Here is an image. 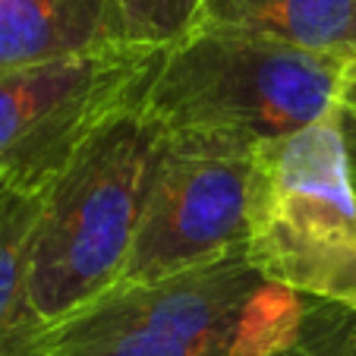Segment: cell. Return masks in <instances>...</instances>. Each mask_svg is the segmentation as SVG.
Masks as SVG:
<instances>
[{
	"mask_svg": "<svg viewBox=\"0 0 356 356\" xmlns=\"http://www.w3.org/2000/svg\"><path fill=\"white\" fill-rule=\"evenodd\" d=\"M306 296L271 284L246 252L142 284H117L32 334L16 356H275Z\"/></svg>",
	"mask_w": 356,
	"mask_h": 356,
	"instance_id": "1",
	"label": "cell"
},
{
	"mask_svg": "<svg viewBox=\"0 0 356 356\" xmlns=\"http://www.w3.org/2000/svg\"><path fill=\"white\" fill-rule=\"evenodd\" d=\"M161 127L133 101L79 145L41 202L29 252V337L123 281Z\"/></svg>",
	"mask_w": 356,
	"mask_h": 356,
	"instance_id": "2",
	"label": "cell"
},
{
	"mask_svg": "<svg viewBox=\"0 0 356 356\" xmlns=\"http://www.w3.org/2000/svg\"><path fill=\"white\" fill-rule=\"evenodd\" d=\"M347 60L284 41L193 26L170 44L142 95L161 133L227 136L268 145L337 111Z\"/></svg>",
	"mask_w": 356,
	"mask_h": 356,
	"instance_id": "3",
	"label": "cell"
},
{
	"mask_svg": "<svg viewBox=\"0 0 356 356\" xmlns=\"http://www.w3.org/2000/svg\"><path fill=\"white\" fill-rule=\"evenodd\" d=\"M246 259L277 287L356 309V155L341 111L256 148Z\"/></svg>",
	"mask_w": 356,
	"mask_h": 356,
	"instance_id": "4",
	"label": "cell"
},
{
	"mask_svg": "<svg viewBox=\"0 0 356 356\" xmlns=\"http://www.w3.org/2000/svg\"><path fill=\"white\" fill-rule=\"evenodd\" d=\"M256 145L227 136L161 133L139 234L120 284L161 277L246 252Z\"/></svg>",
	"mask_w": 356,
	"mask_h": 356,
	"instance_id": "5",
	"label": "cell"
},
{
	"mask_svg": "<svg viewBox=\"0 0 356 356\" xmlns=\"http://www.w3.org/2000/svg\"><path fill=\"white\" fill-rule=\"evenodd\" d=\"M164 51L104 47L0 76V183L47 193L79 145L142 101Z\"/></svg>",
	"mask_w": 356,
	"mask_h": 356,
	"instance_id": "6",
	"label": "cell"
},
{
	"mask_svg": "<svg viewBox=\"0 0 356 356\" xmlns=\"http://www.w3.org/2000/svg\"><path fill=\"white\" fill-rule=\"evenodd\" d=\"M117 44L111 0H0V76Z\"/></svg>",
	"mask_w": 356,
	"mask_h": 356,
	"instance_id": "7",
	"label": "cell"
},
{
	"mask_svg": "<svg viewBox=\"0 0 356 356\" xmlns=\"http://www.w3.org/2000/svg\"><path fill=\"white\" fill-rule=\"evenodd\" d=\"M195 26L234 29L337 60L356 57V0H199Z\"/></svg>",
	"mask_w": 356,
	"mask_h": 356,
	"instance_id": "8",
	"label": "cell"
},
{
	"mask_svg": "<svg viewBox=\"0 0 356 356\" xmlns=\"http://www.w3.org/2000/svg\"><path fill=\"white\" fill-rule=\"evenodd\" d=\"M44 193L0 183V356H16L29 341L26 277Z\"/></svg>",
	"mask_w": 356,
	"mask_h": 356,
	"instance_id": "9",
	"label": "cell"
},
{
	"mask_svg": "<svg viewBox=\"0 0 356 356\" xmlns=\"http://www.w3.org/2000/svg\"><path fill=\"white\" fill-rule=\"evenodd\" d=\"M275 356H356V309L306 296L300 328Z\"/></svg>",
	"mask_w": 356,
	"mask_h": 356,
	"instance_id": "10",
	"label": "cell"
},
{
	"mask_svg": "<svg viewBox=\"0 0 356 356\" xmlns=\"http://www.w3.org/2000/svg\"><path fill=\"white\" fill-rule=\"evenodd\" d=\"M337 111H341L350 123H356V57L347 60V70H343L341 95H337Z\"/></svg>",
	"mask_w": 356,
	"mask_h": 356,
	"instance_id": "11",
	"label": "cell"
},
{
	"mask_svg": "<svg viewBox=\"0 0 356 356\" xmlns=\"http://www.w3.org/2000/svg\"><path fill=\"white\" fill-rule=\"evenodd\" d=\"M343 123H347V133H350V142H353V155H356V123H350L347 117H343Z\"/></svg>",
	"mask_w": 356,
	"mask_h": 356,
	"instance_id": "12",
	"label": "cell"
}]
</instances>
